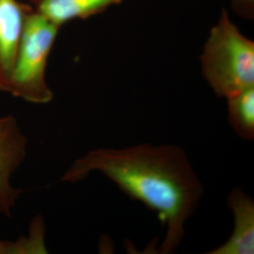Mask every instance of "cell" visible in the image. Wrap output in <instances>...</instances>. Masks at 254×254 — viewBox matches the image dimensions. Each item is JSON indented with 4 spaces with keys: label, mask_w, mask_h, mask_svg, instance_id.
Wrapping results in <instances>:
<instances>
[{
    "label": "cell",
    "mask_w": 254,
    "mask_h": 254,
    "mask_svg": "<svg viewBox=\"0 0 254 254\" xmlns=\"http://www.w3.org/2000/svg\"><path fill=\"white\" fill-rule=\"evenodd\" d=\"M31 5L0 0V91L9 93L19 43Z\"/></svg>",
    "instance_id": "cell-5"
},
{
    "label": "cell",
    "mask_w": 254,
    "mask_h": 254,
    "mask_svg": "<svg viewBox=\"0 0 254 254\" xmlns=\"http://www.w3.org/2000/svg\"><path fill=\"white\" fill-rule=\"evenodd\" d=\"M202 75L218 97L254 87V43L233 24L222 9L218 24L200 55Z\"/></svg>",
    "instance_id": "cell-2"
},
{
    "label": "cell",
    "mask_w": 254,
    "mask_h": 254,
    "mask_svg": "<svg viewBox=\"0 0 254 254\" xmlns=\"http://www.w3.org/2000/svg\"><path fill=\"white\" fill-rule=\"evenodd\" d=\"M228 121L239 137L254 138V87L236 93L227 99Z\"/></svg>",
    "instance_id": "cell-8"
},
{
    "label": "cell",
    "mask_w": 254,
    "mask_h": 254,
    "mask_svg": "<svg viewBox=\"0 0 254 254\" xmlns=\"http://www.w3.org/2000/svg\"><path fill=\"white\" fill-rule=\"evenodd\" d=\"M45 228L43 219H34L27 236H21L16 241L0 240V254H46Z\"/></svg>",
    "instance_id": "cell-9"
},
{
    "label": "cell",
    "mask_w": 254,
    "mask_h": 254,
    "mask_svg": "<svg viewBox=\"0 0 254 254\" xmlns=\"http://www.w3.org/2000/svg\"><path fill=\"white\" fill-rule=\"evenodd\" d=\"M233 9L236 13L244 18H253L254 0H232Z\"/></svg>",
    "instance_id": "cell-10"
},
{
    "label": "cell",
    "mask_w": 254,
    "mask_h": 254,
    "mask_svg": "<svg viewBox=\"0 0 254 254\" xmlns=\"http://www.w3.org/2000/svg\"><path fill=\"white\" fill-rule=\"evenodd\" d=\"M91 173L103 174L128 197L155 212L167 230L159 254L176 252L186 234V223L204 192L183 148L144 143L92 150L71 165L62 181L76 183Z\"/></svg>",
    "instance_id": "cell-1"
},
{
    "label": "cell",
    "mask_w": 254,
    "mask_h": 254,
    "mask_svg": "<svg viewBox=\"0 0 254 254\" xmlns=\"http://www.w3.org/2000/svg\"><path fill=\"white\" fill-rule=\"evenodd\" d=\"M233 212L234 229L225 243L208 254H254V201L241 189L236 188L228 196Z\"/></svg>",
    "instance_id": "cell-6"
},
{
    "label": "cell",
    "mask_w": 254,
    "mask_h": 254,
    "mask_svg": "<svg viewBox=\"0 0 254 254\" xmlns=\"http://www.w3.org/2000/svg\"><path fill=\"white\" fill-rule=\"evenodd\" d=\"M61 27L32 8L19 43L9 93L32 104H47L54 95L46 82L47 62Z\"/></svg>",
    "instance_id": "cell-3"
},
{
    "label": "cell",
    "mask_w": 254,
    "mask_h": 254,
    "mask_svg": "<svg viewBox=\"0 0 254 254\" xmlns=\"http://www.w3.org/2000/svg\"><path fill=\"white\" fill-rule=\"evenodd\" d=\"M27 140L12 115L0 116V214L11 217L22 190L11 185V177L27 155Z\"/></svg>",
    "instance_id": "cell-4"
},
{
    "label": "cell",
    "mask_w": 254,
    "mask_h": 254,
    "mask_svg": "<svg viewBox=\"0 0 254 254\" xmlns=\"http://www.w3.org/2000/svg\"><path fill=\"white\" fill-rule=\"evenodd\" d=\"M123 0H28L37 12L59 27L74 19H87Z\"/></svg>",
    "instance_id": "cell-7"
}]
</instances>
